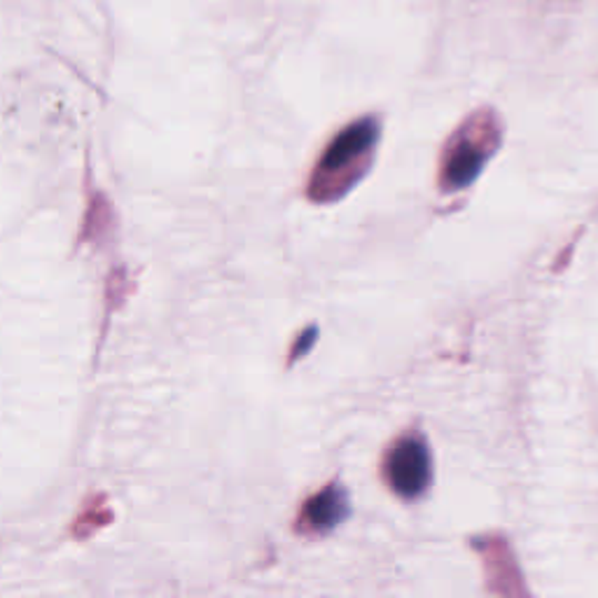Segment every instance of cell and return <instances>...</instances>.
Listing matches in <instances>:
<instances>
[{
  "label": "cell",
  "instance_id": "obj_1",
  "mask_svg": "<svg viewBox=\"0 0 598 598\" xmlns=\"http://www.w3.org/2000/svg\"><path fill=\"white\" fill-rule=\"evenodd\" d=\"M388 479L401 496H418L426 489L430 477V460L424 442L403 439L397 442L388 456Z\"/></svg>",
  "mask_w": 598,
  "mask_h": 598
},
{
  "label": "cell",
  "instance_id": "obj_3",
  "mask_svg": "<svg viewBox=\"0 0 598 598\" xmlns=\"http://www.w3.org/2000/svg\"><path fill=\"white\" fill-rule=\"evenodd\" d=\"M486 160V152H482L477 145L473 143H460L452 160L447 164L445 179L452 187H465L468 183H473L477 179V173L482 171V164Z\"/></svg>",
  "mask_w": 598,
  "mask_h": 598
},
{
  "label": "cell",
  "instance_id": "obj_4",
  "mask_svg": "<svg viewBox=\"0 0 598 598\" xmlns=\"http://www.w3.org/2000/svg\"><path fill=\"white\" fill-rule=\"evenodd\" d=\"M346 513L344 496L337 489H325L304 507V521L312 528H332Z\"/></svg>",
  "mask_w": 598,
  "mask_h": 598
},
{
  "label": "cell",
  "instance_id": "obj_2",
  "mask_svg": "<svg viewBox=\"0 0 598 598\" xmlns=\"http://www.w3.org/2000/svg\"><path fill=\"white\" fill-rule=\"evenodd\" d=\"M374 141H376V124L372 120L348 126L327 148L325 158L321 162V169L323 171H339V169L348 166L351 162L363 158V154L374 145Z\"/></svg>",
  "mask_w": 598,
  "mask_h": 598
}]
</instances>
